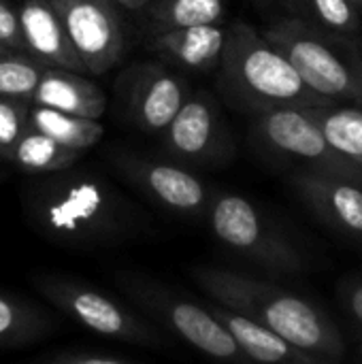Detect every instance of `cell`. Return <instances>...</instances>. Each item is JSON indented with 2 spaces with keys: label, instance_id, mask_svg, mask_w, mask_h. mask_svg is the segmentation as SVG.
Instances as JSON below:
<instances>
[{
  "label": "cell",
  "instance_id": "9a60e30c",
  "mask_svg": "<svg viewBox=\"0 0 362 364\" xmlns=\"http://www.w3.org/2000/svg\"><path fill=\"white\" fill-rule=\"evenodd\" d=\"M26 53L49 68L83 73L51 0H21L17 9Z\"/></svg>",
  "mask_w": 362,
  "mask_h": 364
},
{
  "label": "cell",
  "instance_id": "484cf974",
  "mask_svg": "<svg viewBox=\"0 0 362 364\" xmlns=\"http://www.w3.org/2000/svg\"><path fill=\"white\" fill-rule=\"evenodd\" d=\"M0 45L6 49H13V51L26 53L17 9H13L9 4V0H0Z\"/></svg>",
  "mask_w": 362,
  "mask_h": 364
},
{
  "label": "cell",
  "instance_id": "4fadbf2b",
  "mask_svg": "<svg viewBox=\"0 0 362 364\" xmlns=\"http://www.w3.org/2000/svg\"><path fill=\"white\" fill-rule=\"evenodd\" d=\"M290 186L314 215L339 235L362 241V183L320 175L292 171Z\"/></svg>",
  "mask_w": 362,
  "mask_h": 364
},
{
  "label": "cell",
  "instance_id": "8992f818",
  "mask_svg": "<svg viewBox=\"0 0 362 364\" xmlns=\"http://www.w3.org/2000/svg\"><path fill=\"white\" fill-rule=\"evenodd\" d=\"M250 143L275 166L362 183V166L331 147L309 109H273L252 115Z\"/></svg>",
  "mask_w": 362,
  "mask_h": 364
},
{
  "label": "cell",
  "instance_id": "52a82bcc",
  "mask_svg": "<svg viewBox=\"0 0 362 364\" xmlns=\"http://www.w3.org/2000/svg\"><path fill=\"white\" fill-rule=\"evenodd\" d=\"M213 237L239 258L273 275L305 269L301 250L252 200L235 192H215L207 211Z\"/></svg>",
  "mask_w": 362,
  "mask_h": 364
},
{
  "label": "cell",
  "instance_id": "d6986e66",
  "mask_svg": "<svg viewBox=\"0 0 362 364\" xmlns=\"http://www.w3.org/2000/svg\"><path fill=\"white\" fill-rule=\"evenodd\" d=\"M28 128L81 154L94 147L105 136V126L98 119L77 117L38 105H30Z\"/></svg>",
  "mask_w": 362,
  "mask_h": 364
},
{
  "label": "cell",
  "instance_id": "9c48e42d",
  "mask_svg": "<svg viewBox=\"0 0 362 364\" xmlns=\"http://www.w3.org/2000/svg\"><path fill=\"white\" fill-rule=\"evenodd\" d=\"M162 156L188 168L224 166L235 158V139L222 105L209 90L192 87L190 96L158 134Z\"/></svg>",
  "mask_w": 362,
  "mask_h": 364
},
{
  "label": "cell",
  "instance_id": "e0dca14e",
  "mask_svg": "<svg viewBox=\"0 0 362 364\" xmlns=\"http://www.w3.org/2000/svg\"><path fill=\"white\" fill-rule=\"evenodd\" d=\"M207 307L226 326V331L233 335V339L252 364H320L294 346H290L280 335L247 320L245 316L220 307L213 301H209Z\"/></svg>",
  "mask_w": 362,
  "mask_h": 364
},
{
  "label": "cell",
  "instance_id": "ba28073f",
  "mask_svg": "<svg viewBox=\"0 0 362 364\" xmlns=\"http://www.w3.org/2000/svg\"><path fill=\"white\" fill-rule=\"evenodd\" d=\"M34 288L64 316L100 337L141 348L166 346V339L147 320L87 284L64 275H38L34 277Z\"/></svg>",
  "mask_w": 362,
  "mask_h": 364
},
{
  "label": "cell",
  "instance_id": "277c9868",
  "mask_svg": "<svg viewBox=\"0 0 362 364\" xmlns=\"http://www.w3.org/2000/svg\"><path fill=\"white\" fill-rule=\"evenodd\" d=\"M262 36L322 100L362 107V51L356 43L326 34L299 15L275 19Z\"/></svg>",
  "mask_w": 362,
  "mask_h": 364
},
{
  "label": "cell",
  "instance_id": "1f68e13d",
  "mask_svg": "<svg viewBox=\"0 0 362 364\" xmlns=\"http://www.w3.org/2000/svg\"><path fill=\"white\" fill-rule=\"evenodd\" d=\"M2 49H6V47H2V45H0V51H2Z\"/></svg>",
  "mask_w": 362,
  "mask_h": 364
},
{
  "label": "cell",
  "instance_id": "3957f363",
  "mask_svg": "<svg viewBox=\"0 0 362 364\" xmlns=\"http://www.w3.org/2000/svg\"><path fill=\"white\" fill-rule=\"evenodd\" d=\"M213 75L218 94L247 115L331 105L305 85L288 58L262 32L245 21L228 26L226 47Z\"/></svg>",
  "mask_w": 362,
  "mask_h": 364
},
{
  "label": "cell",
  "instance_id": "2e32d148",
  "mask_svg": "<svg viewBox=\"0 0 362 364\" xmlns=\"http://www.w3.org/2000/svg\"><path fill=\"white\" fill-rule=\"evenodd\" d=\"M30 105L47 107L77 117L100 119L107 111V96L102 87L96 81L83 77V73L45 66Z\"/></svg>",
  "mask_w": 362,
  "mask_h": 364
},
{
  "label": "cell",
  "instance_id": "44dd1931",
  "mask_svg": "<svg viewBox=\"0 0 362 364\" xmlns=\"http://www.w3.org/2000/svg\"><path fill=\"white\" fill-rule=\"evenodd\" d=\"M309 113L314 115L331 147L362 166V107L331 102L312 107Z\"/></svg>",
  "mask_w": 362,
  "mask_h": 364
},
{
  "label": "cell",
  "instance_id": "5bb4252c",
  "mask_svg": "<svg viewBox=\"0 0 362 364\" xmlns=\"http://www.w3.org/2000/svg\"><path fill=\"white\" fill-rule=\"evenodd\" d=\"M228 38V26H192L175 30H149L147 49L160 62L181 70L207 75L215 73Z\"/></svg>",
  "mask_w": 362,
  "mask_h": 364
},
{
  "label": "cell",
  "instance_id": "f1b7e54d",
  "mask_svg": "<svg viewBox=\"0 0 362 364\" xmlns=\"http://www.w3.org/2000/svg\"><path fill=\"white\" fill-rule=\"evenodd\" d=\"M284 2L292 9V13H297V9H299V2H301V0H284Z\"/></svg>",
  "mask_w": 362,
  "mask_h": 364
},
{
  "label": "cell",
  "instance_id": "8fae6325",
  "mask_svg": "<svg viewBox=\"0 0 362 364\" xmlns=\"http://www.w3.org/2000/svg\"><path fill=\"white\" fill-rule=\"evenodd\" d=\"M111 164L126 183L160 209L188 220L207 218L215 190L192 168L169 158H145L132 151H113Z\"/></svg>",
  "mask_w": 362,
  "mask_h": 364
},
{
  "label": "cell",
  "instance_id": "30bf717a",
  "mask_svg": "<svg viewBox=\"0 0 362 364\" xmlns=\"http://www.w3.org/2000/svg\"><path fill=\"white\" fill-rule=\"evenodd\" d=\"M192 85L186 75L160 60L134 62L115 79L124 122L145 134H160L177 115Z\"/></svg>",
  "mask_w": 362,
  "mask_h": 364
},
{
  "label": "cell",
  "instance_id": "5b68a950",
  "mask_svg": "<svg viewBox=\"0 0 362 364\" xmlns=\"http://www.w3.org/2000/svg\"><path fill=\"white\" fill-rule=\"evenodd\" d=\"M117 288L166 333L201 352L215 364H252L226 326L209 311L186 296H179L143 273H117Z\"/></svg>",
  "mask_w": 362,
  "mask_h": 364
},
{
  "label": "cell",
  "instance_id": "7a4b0ae2",
  "mask_svg": "<svg viewBox=\"0 0 362 364\" xmlns=\"http://www.w3.org/2000/svg\"><path fill=\"white\" fill-rule=\"evenodd\" d=\"M190 275L209 301L280 335L316 363L341 364L344 360L346 343L339 328L307 299L226 267L201 264L192 267Z\"/></svg>",
  "mask_w": 362,
  "mask_h": 364
},
{
  "label": "cell",
  "instance_id": "f546056e",
  "mask_svg": "<svg viewBox=\"0 0 362 364\" xmlns=\"http://www.w3.org/2000/svg\"><path fill=\"white\" fill-rule=\"evenodd\" d=\"M352 2H354V4H356L358 9H361V13H362V0H352Z\"/></svg>",
  "mask_w": 362,
  "mask_h": 364
},
{
  "label": "cell",
  "instance_id": "83f0119b",
  "mask_svg": "<svg viewBox=\"0 0 362 364\" xmlns=\"http://www.w3.org/2000/svg\"><path fill=\"white\" fill-rule=\"evenodd\" d=\"M346 305H348L350 314L354 316V320H358L362 324V284L356 286L354 290H350V294L346 299Z\"/></svg>",
  "mask_w": 362,
  "mask_h": 364
},
{
  "label": "cell",
  "instance_id": "ffe728a7",
  "mask_svg": "<svg viewBox=\"0 0 362 364\" xmlns=\"http://www.w3.org/2000/svg\"><path fill=\"white\" fill-rule=\"evenodd\" d=\"M83 154L68 149L49 136L28 128L21 139L11 147L6 156V164H13L21 173L36 177V175H49L58 171H66L79 162Z\"/></svg>",
  "mask_w": 362,
  "mask_h": 364
},
{
  "label": "cell",
  "instance_id": "d6a6232c",
  "mask_svg": "<svg viewBox=\"0 0 362 364\" xmlns=\"http://www.w3.org/2000/svg\"><path fill=\"white\" fill-rule=\"evenodd\" d=\"M0 164H2V158H0Z\"/></svg>",
  "mask_w": 362,
  "mask_h": 364
},
{
  "label": "cell",
  "instance_id": "7c38bea8",
  "mask_svg": "<svg viewBox=\"0 0 362 364\" xmlns=\"http://www.w3.org/2000/svg\"><path fill=\"white\" fill-rule=\"evenodd\" d=\"M83 73L105 75L128 49V28L113 0H51Z\"/></svg>",
  "mask_w": 362,
  "mask_h": 364
},
{
  "label": "cell",
  "instance_id": "ac0fdd59",
  "mask_svg": "<svg viewBox=\"0 0 362 364\" xmlns=\"http://www.w3.org/2000/svg\"><path fill=\"white\" fill-rule=\"evenodd\" d=\"M149 30L226 26V0H149L143 9Z\"/></svg>",
  "mask_w": 362,
  "mask_h": 364
},
{
  "label": "cell",
  "instance_id": "7402d4cb",
  "mask_svg": "<svg viewBox=\"0 0 362 364\" xmlns=\"http://www.w3.org/2000/svg\"><path fill=\"white\" fill-rule=\"evenodd\" d=\"M53 322L36 305L0 292V348H21L43 339Z\"/></svg>",
  "mask_w": 362,
  "mask_h": 364
},
{
  "label": "cell",
  "instance_id": "4dcf8cb0",
  "mask_svg": "<svg viewBox=\"0 0 362 364\" xmlns=\"http://www.w3.org/2000/svg\"><path fill=\"white\" fill-rule=\"evenodd\" d=\"M141 2H143V6H145V4H147V2H149V0H141ZM143 6H141V9H143Z\"/></svg>",
  "mask_w": 362,
  "mask_h": 364
},
{
  "label": "cell",
  "instance_id": "cb8c5ba5",
  "mask_svg": "<svg viewBox=\"0 0 362 364\" xmlns=\"http://www.w3.org/2000/svg\"><path fill=\"white\" fill-rule=\"evenodd\" d=\"M43 70H45V64H41L30 53L2 49L0 51V96L21 98L30 102L41 81Z\"/></svg>",
  "mask_w": 362,
  "mask_h": 364
},
{
  "label": "cell",
  "instance_id": "603a6c76",
  "mask_svg": "<svg viewBox=\"0 0 362 364\" xmlns=\"http://www.w3.org/2000/svg\"><path fill=\"white\" fill-rule=\"evenodd\" d=\"M326 34L341 36L358 45L362 13L352 0H301L297 13Z\"/></svg>",
  "mask_w": 362,
  "mask_h": 364
},
{
  "label": "cell",
  "instance_id": "4316f807",
  "mask_svg": "<svg viewBox=\"0 0 362 364\" xmlns=\"http://www.w3.org/2000/svg\"><path fill=\"white\" fill-rule=\"evenodd\" d=\"M38 364H134L111 356H100V354H79V352H62L55 356L45 358Z\"/></svg>",
  "mask_w": 362,
  "mask_h": 364
},
{
  "label": "cell",
  "instance_id": "d4e9b609",
  "mask_svg": "<svg viewBox=\"0 0 362 364\" xmlns=\"http://www.w3.org/2000/svg\"><path fill=\"white\" fill-rule=\"evenodd\" d=\"M28 111H30L28 100L0 96V158L2 162H6L11 147L28 130Z\"/></svg>",
  "mask_w": 362,
  "mask_h": 364
},
{
  "label": "cell",
  "instance_id": "6da1fadb",
  "mask_svg": "<svg viewBox=\"0 0 362 364\" xmlns=\"http://www.w3.org/2000/svg\"><path fill=\"white\" fill-rule=\"evenodd\" d=\"M21 205L38 235L68 247H113L145 230L141 211L109 179L87 168L32 177Z\"/></svg>",
  "mask_w": 362,
  "mask_h": 364
}]
</instances>
